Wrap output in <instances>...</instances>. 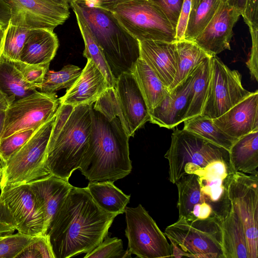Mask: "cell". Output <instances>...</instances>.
I'll list each match as a JSON object with an SVG mask.
<instances>
[{"instance_id":"cell-1","label":"cell","mask_w":258,"mask_h":258,"mask_svg":"<svg viewBox=\"0 0 258 258\" xmlns=\"http://www.w3.org/2000/svg\"><path fill=\"white\" fill-rule=\"evenodd\" d=\"M92 131L79 169L90 182H114L128 175L130 138L123 124L115 89H107L92 109Z\"/></svg>"},{"instance_id":"cell-2","label":"cell","mask_w":258,"mask_h":258,"mask_svg":"<svg viewBox=\"0 0 258 258\" xmlns=\"http://www.w3.org/2000/svg\"><path fill=\"white\" fill-rule=\"evenodd\" d=\"M116 216L100 208L87 187L72 186L45 234L54 258H69L92 250L108 235Z\"/></svg>"},{"instance_id":"cell-3","label":"cell","mask_w":258,"mask_h":258,"mask_svg":"<svg viewBox=\"0 0 258 258\" xmlns=\"http://www.w3.org/2000/svg\"><path fill=\"white\" fill-rule=\"evenodd\" d=\"M92 106L60 104L47 149L46 164L51 175L68 180L79 168L90 142Z\"/></svg>"},{"instance_id":"cell-4","label":"cell","mask_w":258,"mask_h":258,"mask_svg":"<svg viewBox=\"0 0 258 258\" xmlns=\"http://www.w3.org/2000/svg\"><path fill=\"white\" fill-rule=\"evenodd\" d=\"M69 4L87 22L114 78L130 72L140 57L139 41L122 28L108 10L85 0H71Z\"/></svg>"},{"instance_id":"cell-5","label":"cell","mask_w":258,"mask_h":258,"mask_svg":"<svg viewBox=\"0 0 258 258\" xmlns=\"http://www.w3.org/2000/svg\"><path fill=\"white\" fill-rule=\"evenodd\" d=\"M169 165V180L175 184L182 176L196 174L211 163H229V151L197 134L176 128L169 148L164 155Z\"/></svg>"},{"instance_id":"cell-6","label":"cell","mask_w":258,"mask_h":258,"mask_svg":"<svg viewBox=\"0 0 258 258\" xmlns=\"http://www.w3.org/2000/svg\"><path fill=\"white\" fill-rule=\"evenodd\" d=\"M164 233L170 241L172 257L224 258L217 214L192 222L179 217Z\"/></svg>"},{"instance_id":"cell-7","label":"cell","mask_w":258,"mask_h":258,"mask_svg":"<svg viewBox=\"0 0 258 258\" xmlns=\"http://www.w3.org/2000/svg\"><path fill=\"white\" fill-rule=\"evenodd\" d=\"M56 115L37 130L6 161L1 189L28 184L51 175L46 166V158Z\"/></svg>"},{"instance_id":"cell-8","label":"cell","mask_w":258,"mask_h":258,"mask_svg":"<svg viewBox=\"0 0 258 258\" xmlns=\"http://www.w3.org/2000/svg\"><path fill=\"white\" fill-rule=\"evenodd\" d=\"M108 10L122 28L138 41L175 42L176 29L151 0H131Z\"/></svg>"},{"instance_id":"cell-9","label":"cell","mask_w":258,"mask_h":258,"mask_svg":"<svg viewBox=\"0 0 258 258\" xmlns=\"http://www.w3.org/2000/svg\"><path fill=\"white\" fill-rule=\"evenodd\" d=\"M224 185L229 206L242 221L249 258H257L258 175L232 172Z\"/></svg>"},{"instance_id":"cell-10","label":"cell","mask_w":258,"mask_h":258,"mask_svg":"<svg viewBox=\"0 0 258 258\" xmlns=\"http://www.w3.org/2000/svg\"><path fill=\"white\" fill-rule=\"evenodd\" d=\"M125 235L128 250L141 258L171 257V245L156 222L141 205L126 207Z\"/></svg>"},{"instance_id":"cell-11","label":"cell","mask_w":258,"mask_h":258,"mask_svg":"<svg viewBox=\"0 0 258 258\" xmlns=\"http://www.w3.org/2000/svg\"><path fill=\"white\" fill-rule=\"evenodd\" d=\"M251 93L245 89L241 75L229 68L217 55L211 57V75L201 114L216 118Z\"/></svg>"},{"instance_id":"cell-12","label":"cell","mask_w":258,"mask_h":258,"mask_svg":"<svg viewBox=\"0 0 258 258\" xmlns=\"http://www.w3.org/2000/svg\"><path fill=\"white\" fill-rule=\"evenodd\" d=\"M59 106L55 93L37 90L16 100L6 111L1 139L23 130L36 131L56 115Z\"/></svg>"},{"instance_id":"cell-13","label":"cell","mask_w":258,"mask_h":258,"mask_svg":"<svg viewBox=\"0 0 258 258\" xmlns=\"http://www.w3.org/2000/svg\"><path fill=\"white\" fill-rule=\"evenodd\" d=\"M1 190V200L9 209L18 232L33 236L45 234L43 212L27 184Z\"/></svg>"},{"instance_id":"cell-14","label":"cell","mask_w":258,"mask_h":258,"mask_svg":"<svg viewBox=\"0 0 258 258\" xmlns=\"http://www.w3.org/2000/svg\"><path fill=\"white\" fill-rule=\"evenodd\" d=\"M10 7L14 25L29 29L54 30L69 18V6L52 0H5Z\"/></svg>"},{"instance_id":"cell-15","label":"cell","mask_w":258,"mask_h":258,"mask_svg":"<svg viewBox=\"0 0 258 258\" xmlns=\"http://www.w3.org/2000/svg\"><path fill=\"white\" fill-rule=\"evenodd\" d=\"M114 89L124 130L130 137H134L138 130L150 121L146 102L131 72L122 73L116 78Z\"/></svg>"},{"instance_id":"cell-16","label":"cell","mask_w":258,"mask_h":258,"mask_svg":"<svg viewBox=\"0 0 258 258\" xmlns=\"http://www.w3.org/2000/svg\"><path fill=\"white\" fill-rule=\"evenodd\" d=\"M241 13L225 0L208 25L193 40L211 56L230 49L233 29Z\"/></svg>"},{"instance_id":"cell-17","label":"cell","mask_w":258,"mask_h":258,"mask_svg":"<svg viewBox=\"0 0 258 258\" xmlns=\"http://www.w3.org/2000/svg\"><path fill=\"white\" fill-rule=\"evenodd\" d=\"M199 65L184 80L169 91L162 102L150 113L149 121L168 129L173 128L183 122Z\"/></svg>"},{"instance_id":"cell-18","label":"cell","mask_w":258,"mask_h":258,"mask_svg":"<svg viewBox=\"0 0 258 258\" xmlns=\"http://www.w3.org/2000/svg\"><path fill=\"white\" fill-rule=\"evenodd\" d=\"M213 122L236 139L258 130V91L256 90Z\"/></svg>"},{"instance_id":"cell-19","label":"cell","mask_w":258,"mask_h":258,"mask_svg":"<svg viewBox=\"0 0 258 258\" xmlns=\"http://www.w3.org/2000/svg\"><path fill=\"white\" fill-rule=\"evenodd\" d=\"M111 87L93 61L86 64L73 85L59 98L60 104L76 106L92 105L109 88Z\"/></svg>"},{"instance_id":"cell-20","label":"cell","mask_w":258,"mask_h":258,"mask_svg":"<svg viewBox=\"0 0 258 258\" xmlns=\"http://www.w3.org/2000/svg\"><path fill=\"white\" fill-rule=\"evenodd\" d=\"M139 44L140 57L168 89L173 81L177 68L175 42L141 41H139Z\"/></svg>"},{"instance_id":"cell-21","label":"cell","mask_w":258,"mask_h":258,"mask_svg":"<svg viewBox=\"0 0 258 258\" xmlns=\"http://www.w3.org/2000/svg\"><path fill=\"white\" fill-rule=\"evenodd\" d=\"M175 184L178 190L179 217L192 222L207 219L215 215L212 207L205 200L197 175H184Z\"/></svg>"},{"instance_id":"cell-22","label":"cell","mask_w":258,"mask_h":258,"mask_svg":"<svg viewBox=\"0 0 258 258\" xmlns=\"http://www.w3.org/2000/svg\"><path fill=\"white\" fill-rule=\"evenodd\" d=\"M27 184L43 212L46 234L53 217L73 186L68 180L53 175Z\"/></svg>"},{"instance_id":"cell-23","label":"cell","mask_w":258,"mask_h":258,"mask_svg":"<svg viewBox=\"0 0 258 258\" xmlns=\"http://www.w3.org/2000/svg\"><path fill=\"white\" fill-rule=\"evenodd\" d=\"M224 258H249L244 227L238 215L229 206L217 214Z\"/></svg>"},{"instance_id":"cell-24","label":"cell","mask_w":258,"mask_h":258,"mask_svg":"<svg viewBox=\"0 0 258 258\" xmlns=\"http://www.w3.org/2000/svg\"><path fill=\"white\" fill-rule=\"evenodd\" d=\"M231 172L229 163L217 161L196 174L205 200L211 206L215 214L220 213L227 204L224 181Z\"/></svg>"},{"instance_id":"cell-25","label":"cell","mask_w":258,"mask_h":258,"mask_svg":"<svg viewBox=\"0 0 258 258\" xmlns=\"http://www.w3.org/2000/svg\"><path fill=\"white\" fill-rule=\"evenodd\" d=\"M58 46V37L53 30L30 29L21 52L19 60L29 64L50 63Z\"/></svg>"},{"instance_id":"cell-26","label":"cell","mask_w":258,"mask_h":258,"mask_svg":"<svg viewBox=\"0 0 258 258\" xmlns=\"http://www.w3.org/2000/svg\"><path fill=\"white\" fill-rule=\"evenodd\" d=\"M232 172L258 175V130L239 138L229 150Z\"/></svg>"},{"instance_id":"cell-27","label":"cell","mask_w":258,"mask_h":258,"mask_svg":"<svg viewBox=\"0 0 258 258\" xmlns=\"http://www.w3.org/2000/svg\"><path fill=\"white\" fill-rule=\"evenodd\" d=\"M130 72L142 93L150 114L169 91L147 63L140 57L135 62Z\"/></svg>"},{"instance_id":"cell-28","label":"cell","mask_w":258,"mask_h":258,"mask_svg":"<svg viewBox=\"0 0 258 258\" xmlns=\"http://www.w3.org/2000/svg\"><path fill=\"white\" fill-rule=\"evenodd\" d=\"M97 205L116 216L124 213L130 195L124 194L110 181L90 182L87 187Z\"/></svg>"},{"instance_id":"cell-29","label":"cell","mask_w":258,"mask_h":258,"mask_svg":"<svg viewBox=\"0 0 258 258\" xmlns=\"http://www.w3.org/2000/svg\"><path fill=\"white\" fill-rule=\"evenodd\" d=\"M35 85L24 80L13 61L0 53V91L13 103L37 89Z\"/></svg>"},{"instance_id":"cell-30","label":"cell","mask_w":258,"mask_h":258,"mask_svg":"<svg viewBox=\"0 0 258 258\" xmlns=\"http://www.w3.org/2000/svg\"><path fill=\"white\" fill-rule=\"evenodd\" d=\"M178 53V63L175 78L168 88L169 91L173 89L189 74L210 55L194 41L182 39L175 42Z\"/></svg>"},{"instance_id":"cell-31","label":"cell","mask_w":258,"mask_h":258,"mask_svg":"<svg viewBox=\"0 0 258 258\" xmlns=\"http://www.w3.org/2000/svg\"><path fill=\"white\" fill-rule=\"evenodd\" d=\"M72 9L75 14L78 26L84 42L83 56L93 61L110 86L114 88L116 79L111 72L100 46L81 14L76 9Z\"/></svg>"},{"instance_id":"cell-32","label":"cell","mask_w":258,"mask_h":258,"mask_svg":"<svg viewBox=\"0 0 258 258\" xmlns=\"http://www.w3.org/2000/svg\"><path fill=\"white\" fill-rule=\"evenodd\" d=\"M183 130L192 132L229 151L238 139L225 134L213 119L202 114L184 120Z\"/></svg>"},{"instance_id":"cell-33","label":"cell","mask_w":258,"mask_h":258,"mask_svg":"<svg viewBox=\"0 0 258 258\" xmlns=\"http://www.w3.org/2000/svg\"><path fill=\"white\" fill-rule=\"evenodd\" d=\"M210 75L211 57L205 59L198 66L184 121L201 114L207 95Z\"/></svg>"},{"instance_id":"cell-34","label":"cell","mask_w":258,"mask_h":258,"mask_svg":"<svg viewBox=\"0 0 258 258\" xmlns=\"http://www.w3.org/2000/svg\"><path fill=\"white\" fill-rule=\"evenodd\" d=\"M225 0H201L191 10L184 39L193 41L208 25Z\"/></svg>"},{"instance_id":"cell-35","label":"cell","mask_w":258,"mask_h":258,"mask_svg":"<svg viewBox=\"0 0 258 258\" xmlns=\"http://www.w3.org/2000/svg\"><path fill=\"white\" fill-rule=\"evenodd\" d=\"M82 70L73 64L64 66L58 71L48 70L38 89L41 92L54 93L62 89H68L81 74Z\"/></svg>"},{"instance_id":"cell-36","label":"cell","mask_w":258,"mask_h":258,"mask_svg":"<svg viewBox=\"0 0 258 258\" xmlns=\"http://www.w3.org/2000/svg\"><path fill=\"white\" fill-rule=\"evenodd\" d=\"M30 29L10 22L5 29L0 53L12 60H19L20 55Z\"/></svg>"},{"instance_id":"cell-37","label":"cell","mask_w":258,"mask_h":258,"mask_svg":"<svg viewBox=\"0 0 258 258\" xmlns=\"http://www.w3.org/2000/svg\"><path fill=\"white\" fill-rule=\"evenodd\" d=\"M34 237L18 232L0 239V258L18 257Z\"/></svg>"},{"instance_id":"cell-38","label":"cell","mask_w":258,"mask_h":258,"mask_svg":"<svg viewBox=\"0 0 258 258\" xmlns=\"http://www.w3.org/2000/svg\"><path fill=\"white\" fill-rule=\"evenodd\" d=\"M124 252L121 239L117 237H110L107 235L97 247L86 253L84 257H122Z\"/></svg>"},{"instance_id":"cell-39","label":"cell","mask_w":258,"mask_h":258,"mask_svg":"<svg viewBox=\"0 0 258 258\" xmlns=\"http://www.w3.org/2000/svg\"><path fill=\"white\" fill-rule=\"evenodd\" d=\"M35 131L32 129L23 130L0 140V155L5 162L25 144Z\"/></svg>"},{"instance_id":"cell-40","label":"cell","mask_w":258,"mask_h":258,"mask_svg":"<svg viewBox=\"0 0 258 258\" xmlns=\"http://www.w3.org/2000/svg\"><path fill=\"white\" fill-rule=\"evenodd\" d=\"M18 257L54 258L47 235L43 234L35 236L33 240Z\"/></svg>"},{"instance_id":"cell-41","label":"cell","mask_w":258,"mask_h":258,"mask_svg":"<svg viewBox=\"0 0 258 258\" xmlns=\"http://www.w3.org/2000/svg\"><path fill=\"white\" fill-rule=\"evenodd\" d=\"M15 67L27 82L35 85L38 89L49 70V63L29 64L20 60H13Z\"/></svg>"},{"instance_id":"cell-42","label":"cell","mask_w":258,"mask_h":258,"mask_svg":"<svg viewBox=\"0 0 258 258\" xmlns=\"http://www.w3.org/2000/svg\"><path fill=\"white\" fill-rule=\"evenodd\" d=\"M162 11L176 29L180 15L183 0H151Z\"/></svg>"},{"instance_id":"cell-43","label":"cell","mask_w":258,"mask_h":258,"mask_svg":"<svg viewBox=\"0 0 258 258\" xmlns=\"http://www.w3.org/2000/svg\"><path fill=\"white\" fill-rule=\"evenodd\" d=\"M251 38V48L250 55L246 64L248 68L251 78L258 81V31L250 32Z\"/></svg>"},{"instance_id":"cell-44","label":"cell","mask_w":258,"mask_h":258,"mask_svg":"<svg viewBox=\"0 0 258 258\" xmlns=\"http://www.w3.org/2000/svg\"><path fill=\"white\" fill-rule=\"evenodd\" d=\"M16 230L12 215L7 206L1 200L0 204V239L14 233Z\"/></svg>"},{"instance_id":"cell-45","label":"cell","mask_w":258,"mask_h":258,"mask_svg":"<svg viewBox=\"0 0 258 258\" xmlns=\"http://www.w3.org/2000/svg\"><path fill=\"white\" fill-rule=\"evenodd\" d=\"M241 16L248 28L258 27V0H246Z\"/></svg>"},{"instance_id":"cell-46","label":"cell","mask_w":258,"mask_h":258,"mask_svg":"<svg viewBox=\"0 0 258 258\" xmlns=\"http://www.w3.org/2000/svg\"><path fill=\"white\" fill-rule=\"evenodd\" d=\"M192 0H183L181 11L176 29L175 41L184 39V35L191 10Z\"/></svg>"},{"instance_id":"cell-47","label":"cell","mask_w":258,"mask_h":258,"mask_svg":"<svg viewBox=\"0 0 258 258\" xmlns=\"http://www.w3.org/2000/svg\"><path fill=\"white\" fill-rule=\"evenodd\" d=\"M11 19V11L5 0H0V25L7 27Z\"/></svg>"},{"instance_id":"cell-48","label":"cell","mask_w":258,"mask_h":258,"mask_svg":"<svg viewBox=\"0 0 258 258\" xmlns=\"http://www.w3.org/2000/svg\"><path fill=\"white\" fill-rule=\"evenodd\" d=\"M91 5L99 6L105 9H110L122 3L131 0H85Z\"/></svg>"},{"instance_id":"cell-49","label":"cell","mask_w":258,"mask_h":258,"mask_svg":"<svg viewBox=\"0 0 258 258\" xmlns=\"http://www.w3.org/2000/svg\"><path fill=\"white\" fill-rule=\"evenodd\" d=\"M13 103L10 98L0 91V110H5Z\"/></svg>"},{"instance_id":"cell-50","label":"cell","mask_w":258,"mask_h":258,"mask_svg":"<svg viewBox=\"0 0 258 258\" xmlns=\"http://www.w3.org/2000/svg\"><path fill=\"white\" fill-rule=\"evenodd\" d=\"M229 5L237 9L242 15L246 0H227Z\"/></svg>"},{"instance_id":"cell-51","label":"cell","mask_w":258,"mask_h":258,"mask_svg":"<svg viewBox=\"0 0 258 258\" xmlns=\"http://www.w3.org/2000/svg\"><path fill=\"white\" fill-rule=\"evenodd\" d=\"M5 117L6 111L0 110V140L3 133Z\"/></svg>"},{"instance_id":"cell-52","label":"cell","mask_w":258,"mask_h":258,"mask_svg":"<svg viewBox=\"0 0 258 258\" xmlns=\"http://www.w3.org/2000/svg\"><path fill=\"white\" fill-rule=\"evenodd\" d=\"M5 29L2 25H0V51L2 47Z\"/></svg>"},{"instance_id":"cell-53","label":"cell","mask_w":258,"mask_h":258,"mask_svg":"<svg viewBox=\"0 0 258 258\" xmlns=\"http://www.w3.org/2000/svg\"><path fill=\"white\" fill-rule=\"evenodd\" d=\"M54 2L58 4L69 6V3L71 0H52Z\"/></svg>"},{"instance_id":"cell-54","label":"cell","mask_w":258,"mask_h":258,"mask_svg":"<svg viewBox=\"0 0 258 258\" xmlns=\"http://www.w3.org/2000/svg\"><path fill=\"white\" fill-rule=\"evenodd\" d=\"M201 0H192L191 10L194 9Z\"/></svg>"},{"instance_id":"cell-55","label":"cell","mask_w":258,"mask_h":258,"mask_svg":"<svg viewBox=\"0 0 258 258\" xmlns=\"http://www.w3.org/2000/svg\"><path fill=\"white\" fill-rule=\"evenodd\" d=\"M3 166H0V183L2 178L3 174Z\"/></svg>"},{"instance_id":"cell-56","label":"cell","mask_w":258,"mask_h":258,"mask_svg":"<svg viewBox=\"0 0 258 258\" xmlns=\"http://www.w3.org/2000/svg\"><path fill=\"white\" fill-rule=\"evenodd\" d=\"M5 164V161L4 160V159L2 158L0 155V166H4Z\"/></svg>"},{"instance_id":"cell-57","label":"cell","mask_w":258,"mask_h":258,"mask_svg":"<svg viewBox=\"0 0 258 258\" xmlns=\"http://www.w3.org/2000/svg\"><path fill=\"white\" fill-rule=\"evenodd\" d=\"M1 197H0V204H1Z\"/></svg>"}]
</instances>
